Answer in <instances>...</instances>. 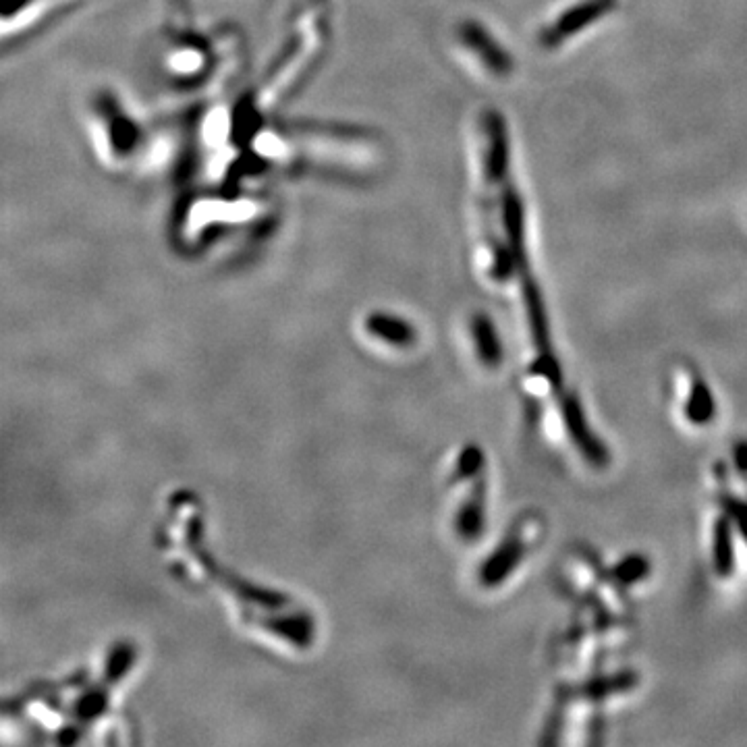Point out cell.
<instances>
[{"instance_id":"obj_1","label":"cell","mask_w":747,"mask_h":747,"mask_svg":"<svg viewBox=\"0 0 747 747\" xmlns=\"http://www.w3.org/2000/svg\"><path fill=\"white\" fill-rule=\"evenodd\" d=\"M561 413H563V422L567 426V432L571 436V440L575 442L577 451L584 455V459L594 465V467H604L608 463V451L606 447L600 442V438H596L592 434V428L586 420V413H584V407L579 405L577 397L575 395H565L563 401H561Z\"/></svg>"},{"instance_id":"obj_2","label":"cell","mask_w":747,"mask_h":747,"mask_svg":"<svg viewBox=\"0 0 747 747\" xmlns=\"http://www.w3.org/2000/svg\"><path fill=\"white\" fill-rule=\"evenodd\" d=\"M617 5V0H586V3L575 5L571 11L559 17L555 25L548 27L542 34L544 46H559L561 42L575 36L579 30H584L590 23L598 21L602 15H606Z\"/></svg>"},{"instance_id":"obj_3","label":"cell","mask_w":747,"mask_h":747,"mask_svg":"<svg viewBox=\"0 0 747 747\" xmlns=\"http://www.w3.org/2000/svg\"><path fill=\"white\" fill-rule=\"evenodd\" d=\"M525 555V540L519 532H511L501 546H498L492 555L486 559L484 567L480 569V584L486 588H494L513 573V569L519 567L521 559Z\"/></svg>"},{"instance_id":"obj_4","label":"cell","mask_w":747,"mask_h":747,"mask_svg":"<svg viewBox=\"0 0 747 747\" xmlns=\"http://www.w3.org/2000/svg\"><path fill=\"white\" fill-rule=\"evenodd\" d=\"M463 40L480 54L482 61L488 65V69H492L498 75L511 73V69H513L511 57L482 30L480 25L467 23L463 27Z\"/></svg>"},{"instance_id":"obj_5","label":"cell","mask_w":747,"mask_h":747,"mask_svg":"<svg viewBox=\"0 0 747 747\" xmlns=\"http://www.w3.org/2000/svg\"><path fill=\"white\" fill-rule=\"evenodd\" d=\"M262 627L293 646L306 648L314 640V623L308 615H279L262 621Z\"/></svg>"},{"instance_id":"obj_6","label":"cell","mask_w":747,"mask_h":747,"mask_svg":"<svg viewBox=\"0 0 747 747\" xmlns=\"http://www.w3.org/2000/svg\"><path fill=\"white\" fill-rule=\"evenodd\" d=\"M455 528L459 538L472 542L476 540L484 530V482L478 480L474 490L469 492L467 501L457 513Z\"/></svg>"},{"instance_id":"obj_7","label":"cell","mask_w":747,"mask_h":747,"mask_svg":"<svg viewBox=\"0 0 747 747\" xmlns=\"http://www.w3.org/2000/svg\"><path fill=\"white\" fill-rule=\"evenodd\" d=\"M488 137H490V152H488V166L486 173L490 181H501L507 173L509 164V144H507V129L501 115L490 113L488 117Z\"/></svg>"},{"instance_id":"obj_8","label":"cell","mask_w":747,"mask_h":747,"mask_svg":"<svg viewBox=\"0 0 747 747\" xmlns=\"http://www.w3.org/2000/svg\"><path fill=\"white\" fill-rule=\"evenodd\" d=\"M503 212H505V227L509 233L511 241V252L517 260V266L525 268V223H523V206L517 196L515 189L505 191V202H503Z\"/></svg>"},{"instance_id":"obj_9","label":"cell","mask_w":747,"mask_h":747,"mask_svg":"<svg viewBox=\"0 0 747 747\" xmlns=\"http://www.w3.org/2000/svg\"><path fill=\"white\" fill-rule=\"evenodd\" d=\"M712 563L716 573L727 577L735 567V548H733V523L729 517H721L714 523L712 536Z\"/></svg>"},{"instance_id":"obj_10","label":"cell","mask_w":747,"mask_h":747,"mask_svg":"<svg viewBox=\"0 0 747 747\" xmlns=\"http://www.w3.org/2000/svg\"><path fill=\"white\" fill-rule=\"evenodd\" d=\"M472 332H474L478 357L488 368H496L503 362V345L496 335V328L490 322V318H486L484 314H478L472 322Z\"/></svg>"},{"instance_id":"obj_11","label":"cell","mask_w":747,"mask_h":747,"mask_svg":"<svg viewBox=\"0 0 747 747\" xmlns=\"http://www.w3.org/2000/svg\"><path fill=\"white\" fill-rule=\"evenodd\" d=\"M523 299H525V308H528L534 341L544 353H548L550 339H548V322L544 314V303H542L538 287L534 285V279H530V274H523Z\"/></svg>"},{"instance_id":"obj_12","label":"cell","mask_w":747,"mask_h":747,"mask_svg":"<svg viewBox=\"0 0 747 747\" xmlns=\"http://www.w3.org/2000/svg\"><path fill=\"white\" fill-rule=\"evenodd\" d=\"M368 330L376 339H382L384 343L395 347H407L415 339L413 328L405 320L391 318L386 314H372L368 318Z\"/></svg>"},{"instance_id":"obj_13","label":"cell","mask_w":747,"mask_h":747,"mask_svg":"<svg viewBox=\"0 0 747 747\" xmlns=\"http://www.w3.org/2000/svg\"><path fill=\"white\" fill-rule=\"evenodd\" d=\"M714 413H716V401L708 389V384L702 378H696L687 395L685 418L696 426H706L712 422Z\"/></svg>"},{"instance_id":"obj_14","label":"cell","mask_w":747,"mask_h":747,"mask_svg":"<svg viewBox=\"0 0 747 747\" xmlns=\"http://www.w3.org/2000/svg\"><path fill=\"white\" fill-rule=\"evenodd\" d=\"M135 660V648L127 642H121L113 646L108 658H106V667H104V681L108 683H117L125 677V673L131 669V664Z\"/></svg>"},{"instance_id":"obj_15","label":"cell","mask_w":747,"mask_h":747,"mask_svg":"<svg viewBox=\"0 0 747 747\" xmlns=\"http://www.w3.org/2000/svg\"><path fill=\"white\" fill-rule=\"evenodd\" d=\"M106 704H108V694L104 687H94L90 691H86L81 698H77L75 702V716L79 718V721H94V718H98L104 710H106Z\"/></svg>"},{"instance_id":"obj_16","label":"cell","mask_w":747,"mask_h":747,"mask_svg":"<svg viewBox=\"0 0 747 747\" xmlns=\"http://www.w3.org/2000/svg\"><path fill=\"white\" fill-rule=\"evenodd\" d=\"M648 573H650V563L642 555H631L623 559L613 571V575L617 577V581H621V584H635V581L644 579Z\"/></svg>"},{"instance_id":"obj_17","label":"cell","mask_w":747,"mask_h":747,"mask_svg":"<svg viewBox=\"0 0 747 747\" xmlns=\"http://www.w3.org/2000/svg\"><path fill=\"white\" fill-rule=\"evenodd\" d=\"M484 465V453L476 445H467L463 447L459 459H457V469H455V478L457 480H467L480 474V469Z\"/></svg>"},{"instance_id":"obj_18","label":"cell","mask_w":747,"mask_h":747,"mask_svg":"<svg viewBox=\"0 0 747 747\" xmlns=\"http://www.w3.org/2000/svg\"><path fill=\"white\" fill-rule=\"evenodd\" d=\"M517 266V260L511 249L496 247L494 249V276L501 281H507Z\"/></svg>"},{"instance_id":"obj_19","label":"cell","mask_w":747,"mask_h":747,"mask_svg":"<svg viewBox=\"0 0 747 747\" xmlns=\"http://www.w3.org/2000/svg\"><path fill=\"white\" fill-rule=\"evenodd\" d=\"M735 463H737L741 474H747V445H745V442H741V445L735 449Z\"/></svg>"},{"instance_id":"obj_20","label":"cell","mask_w":747,"mask_h":747,"mask_svg":"<svg viewBox=\"0 0 747 747\" xmlns=\"http://www.w3.org/2000/svg\"><path fill=\"white\" fill-rule=\"evenodd\" d=\"M733 517H735V521L739 523V528L743 530V534L747 538V505H735L733 507Z\"/></svg>"},{"instance_id":"obj_21","label":"cell","mask_w":747,"mask_h":747,"mask_svg":"<svg viewBox=\"0 0 747 747\" xmlns=\"http://www.w3.org/2000/svg\"><path fill=\"white\" fill-rule=\"evenodd\" d=\"M77 737H79V731H77L75 727L63 729V731L59 733V741H61V743H73V741H77Z\"/></svg>"}]
</instances>
